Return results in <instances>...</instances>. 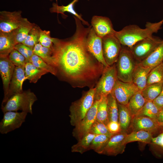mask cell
I'll return each mask as SVG.
<instances>
[{
	"label": "cell",
	"mask_w": 163,
	"mask_h": 163,
	"mask_svg": "<svg viewBox=\"0 0 163 163\" xmlns=\"http://www.w3.org/2000/svg\"><path fill=\"white\" fill-rule=\"evenodd\" d=\"M76 28L71 37L53 38L52 58L59 72L74 88H94L105 67L89 51L87 37L92 26L85 27L74 17Z\"/></svg>",
	"instance_id": "cell-1"
},
{
	"label": "cell",
	"mask_w": 163,
	"mask_h": 163,
	"mask_svg": "<svg viewBox=\"0 0 163 163\" xmlns=\"http://www.w3.org/2000/svg\"><path fill=\"white\" fill-rule=\"evenodd\" d=\"M163 24V19L156 23L148 22L144 29L136 25H130L120 31H115L114 35L122 45L130 47L138 42L152 36L161 28Z\"/></svg>",
	"instance_id": "cell-2"
},
{
	"label": "cell",
	"mask_w": 163,
	"mask_h": 163,
	"mask_svg": "<svg viewBox=\"0 0 163 163\" xmlns=\"http://www.w3.org/2000/svg\"><path fill=\"white\" fill-rule=\"evenodd\" d=\"M138 63L129 48L122 45L118 58L115 63L118 80L124 82H132L133 75Z\"/></svg>",
	"instance_id": "cell-3"
},
{
	"label": "cell",
	"mask_w": 163,
	"mask_h": 163,
	"mask_svg": "<svg viewBox=\"0 0 163 163\" xmlns=\"http://www.w3.org/2000/svg\"><path fill=\"white\" fill-rule=\"evenodd\" d=\"M37 99L36 95L30 90L23 91L10 97L5 104L2 106V111L4 113L8 111L21 110L32 114V107Z\"/></svg>",
	"instance_id": "cell-4"
},
{
	"label": "cell",
	"mask_w": 163,
	"mask_h": 163,
	"mask_svg": "<svg viewBox=\"0 0 163 163\" xmlns=\"http://www.w3.org/2000/svg\"><path fill=\"white\" fill-rule=\"evenodd\" d=\"M95 88H90L79 99L72 102L69 107L70 123L76 125L85 116L94 102Z\"/></svg>",
	"instance_id": "cell-5"
},
{
	"label": "cell",
	"mask_w": 163,
	"mask_h": 163,
	"mask_svg": "<svg viewBox=\"0 0 163 163\" xmlns=\"http://www.w3.org/2000/svg\"><path fill=\"white\" fill-rule=\"evenodd\" d=\"M118 80L115 63L105 66L95 87L94 101L111 93Z\"/></svg>",
	"instance_id": "cell-6"
},
{
	"label": "cell",
	"mask_w": 163,
	"mask_h": 163,
	"mask_svg": "<svg viewBox=\"0 0 163 163\" xmlns=\"http://www.w3.org/2000/svg\"><path fill=\"white\" fill-rule=\"evenodd\" d=\"M161 41L158 38L152 36L138 42L129 48L135 59L139 62L148 57Z\"/></svg>",
	"instance_id": "cell-7"
},
{
	"label": "cell",
	"mask_w": 163,
	"mask_h": 163,
	"mask_svg": "<svg viewBox=\"0 0 163 163\" xmlns=\"http://www.w3.org/2000/svg\"><path fill=\"white\" fill-rule=\"evenodd\" d=\"M102 50L104 59L108 66L115 63L118 59L122 45L114 34L102 38Z\"/></svg>",
	"instance_id": "cell-8"
},
{
	"label": "cell",
	"mask_w": 163,
	"mask_h": 163,
	"mask_svg": "<svg viewBox=\"0 0 163 163\" xmlns=\"http://www.w3.org/2000/svg\"><path fill=\"white\" fill-rule=\"evenodd\" d=\"M100 100H95L84 117L75 126L72 134L78 141L90 132L91 126L96 120Z\"/></svg>",
	"instance_id": "cell-9"
},
{
	"label": "cell",
	"mask_w": 163,
	"mask_h": 163,
	"mask_svg": "<svg viewBox=\"0 0 163 163\" xmlns=\"http://www.w3.org/2000/svg\"><path fill=\"white\" fill-rule=\"evenodd\" d=\"M4 113L0 122V132L2 134H7L21 127L25 121L27 113L10 111Z\"/></svg>",
	"instance_id": "cell-10"
},
{
	"label": "cell",
	"mask_w": 163,
	"mask_h": 163,
	"mask_svg": "<svg viewBox=\"0 0 163 163\" xmlns=\"http://www.w3.org/2000/svg\"><path fill=\"white\" fill-rule=\"evenodd\" d=\"M139 90L132 82L118 80L111 93L118 103L126 106L132 96Z\"/></svg>",
	"instance_id": "cell-11"
},
{
	"label": "cell",
	"mask_w": 163,
	"mask_h": 163,
	"mask_svg": "<svg viewBox=\"0 0 163 163\" xmlns=\"http://www.w3.org/2000/svg\"><path fill=\"white\" fill-rule=\"evenodd\" d=\"M161 129L162 126L156 120L146 116H135L132 118L128 130H130L131 132L144 130L153 134Z\"/></svg>",
	"instance_id": "cell-12"
},
{
	"label": "cell",
	"mask_w": 163,
	"mask_h": 163,
	"mask_svg": "<svg viewBox=\"0 0 163 163\" xmlns=\"http://www.w3.org/2000/svg\"><path fill=\"white\" fill-rule=\"evenodd\" d=\"M21 11L0 12V32L8 33L16 29L23 18Z\"/></svg>",
	"instance_id": "cell-13"
},
{
	"label": "cell",
	"mask_w": 163,
	"mask_h": 163,
	"mask_svg": "<svg viewBox=\"0 0 163 163\" xmlns=\"http://www.w3.org/2000/svg\"><path fill=\"white\" fill-rule=\"evenodd\" d=\"M127 134V132L122 131L118 133L112 135L102 154L116 156L123 153L126 145L124 143V140Z\"/></svg>",
	"instance_id": "cell-14"
},
{
	"label": "cell",
	"mask_w": 163,
	"mask_h": 163,
	"mask_svg": "<svg viewBox=\"0 0 163 163\" xmlns=\"http://www.w3.org/2000/svg\"><path fill=\"white\" fill-rule=\"evenodd\" d=\"M87 44L89 51L96 59L104 66H108L103 56L102 38L97 34L92 27L87 37Z\"/></svg>",
	"instance_id": "cell-15"
},
{
	"label": "cell",
	"mask_w": 163,
	"mask_h": 163,
	"mask_svg": "<svg viewBox=\"0 0 163 163\" xmlns=\"http://www.w3.org/2000/svg\"><path fill=\"white\" fill-rule=\"evenodd\" d=\"M26 79L24 67L15 66L8 94L6 96L4 97L2 106L4 105L12 96L23 91L22 85Z\"/></svg>",
	"instance_id": "cell-16"
},
{
	"label": "cell",
	"mask_w": 163,
	"mask_h": 163,
	"mask_svg": "<svg viewBox=\"0 0 163 163\" xmlns=\"http://www.w3.org/2000/svg\"><path fill=\"white\" fill-rule=\"evenodd\" d=\"M91 23L96 33L102 38L107 35L114 34L115 30L113 28L111 20L107 17L94 16Z\"/></svg>",
	"instance_id": "cell-17"
},
{
	"label": "cell",
	"mask_w": 163,
	"mask_h": 163,
	"mask_svg": "<svg viewBox=\"0 0 163 163\" xmlns=\"http://www.w3.org/2000/svg\"><path fill=\"white\" fill-rule=\"evenodd\" d=\"M15 67L8 56L0 57V73L4 91V97L8 94Z\"/></svg>",
	"instance_id": "cell-18"
},
{
	"label": "cell",
	"mask_w": 163,
	"mask_h": 163,
	"mask_svg": "<svg viewBox=\"0 0 163 163\" xmlns=\"http://www.w3.org/2000/svg\"><path fill=\"white\" fill-rule=\"evenodd\" d=\"M153 68L145 67L138 62L133 72L132 82L141 91L147 86L148 75Z\"/></svg>",
	"instance_id": "cell-19"
},
{
	"label": "cell",
	"mask_w": 163,
	"mask_h": 163,
	"mask_svg": "<svg viewBox=\"0 0 163 163\" xmlns=\"http://www.w3.org/2000/svg\"><path fill=\"white\" fill-rule=\"evenodd\" d=\"M16 44L13 31L0 32V57L8 56Z\"/></svg>",
	"instance_id": "cell-20"
},
{
	"label": "cell",
	"mask_w": 163,
	"mask_h": 163,
	"mask_svg": "<svg viewBox=\"0 0 163 163\" xmlns=\"http://www.w3.org/2000/svg\"><path fill=\"white\" fill-rule=\"evenodd\" d=\"M163 61V40L155 50L146 58L139 63L142 66L153 68Z\"/></svg>",
	"instance_id": "cell-21"
},
{
	"label": "cell",
	"mask_w": 163,
	"mask_h": 163,
	"mask_svg": "<svg viewBox=\"0 0 163 163\" xmlns=\"http://www.w3.org/2000/svg\"><path fill=\"white\" fill-rule=\"evenodd\" d=\"M146 101L140 91H138L132 96L126 106L132 118L140 111Z\"/></svg>",
	"instance_id": "cell-22"
},
{
	"label": "cell",
	"mask_w": 163,
	"mask_h": 163,
	"mask_svg": "<svg viewBox=\"0 0 163 163\" xmlns=\"http://www.w3.org/2000/svg\"><path fill=\"white\" fill-rule=\"evenodd\" d=\"M153 134L144 130L133 131L127 134L124 140L125 144L132 142L138 141L147 143H151Z\"/></svg>",
	"instance_id": "cell-23"
},
{
	"label": "cell",
	"mask_w": 163,
	"mask_h": 163,
	"mask_svg": "<svg viewBox=\"0 0 163 163\" xmlns=\"http://www.w3.org/2000/svg\"><path fill=\"white\" fill-rule=\"evenodd\" d=\"M34 24L23 18L20 25L13 31L17 44L23 43Z\"/></svg>",
	"instance_id": "cell-24"
},
{
	"label": "cell",
	"mask_w": 163,
	"mask_h": 163,
	"mask_svg": "<svg viewBox=\"0 0 163 163\" xmlns=\"http://www.w3.org/2000/svg\"><path fill=\"white\" fill-rule=\"evenodd\" d=\"M78 1V0H73L66 6L63 5L59 6L57 3H53L52 4V7L50 9V11L51 13H60L63 15H65L64 13L66 12L70 13L80 19L83 24L88 27L89 26V24L88 22L84 20L82 18L81 15L78 14L74 10V5Z\"/></svg>",
	"instance_id": "cell-25"
},
{
	"label": "cell",
	"mask_w": 163,
	"mask_h": 163,
	"mask_svg": "<svg viewBox=\"0 0 163 163\" xmlns=\"http://www.w3.org/2000/svg\"><path fill=\"white\" fill-rule=\"evenodd\" d=\"M96 135L89 132L78 140V142L71 147L72 152H78L81 154L90 150L91 142Z\"/></svg>",
	"instance_id": "cell-26"
},
{
	"label": "cell",
	"mask_w": 163,
	"mask_h": 163,
	"mask_svg": "<svg viewBox=\"0 0 163 163\" xmlns=\"http://www.w3.org/2000/svg\"><path fill=\"white\" fill-rule=\"evenodd\" d=\"M118 121L122 131L127 132L132 117L126 106L117 103Z\"/></svg>",
	"instance_id": "cell-27"
},
{
	"label": "cell",
	"mask_w": 163,
	"mask_h": 163,
	"mask_svg": "<svg viewBox=\"0 0 163 163\" xmlns=\"http://www.w3.org/2000/svg\"><path fill=\"white\" fill-rule=\"evenodd\" d=\"M24 71L26 79L33 83H36L42 76L47 73L46 71L38 68L30 62L26 63Z\"/></svg>",
	"instance_id": "cell-28"
},
{
	"label": "cell",
	"mask_w": 163,
	"mask_h": 163,
	"mask_svg": "<svg viewBox=\"0 0 163 163\" xmlns=\"http://www.w3.org/2000/svg\"><path fill=\"white\" fill-rule=\"evenodd\" d=\"M163 86V82L148 85L142 91V94L147 101H153L160 93Z\"/></svg>",
	"instance_id": "cell-29"
},
{
	"label": "cell",
	"mask_w": 163,
	"mask_h": 163,
	"mask_svg": "<svg viewBox=\"0 0 163 163\" xmlns=\"http://www.w3.org/2000/svg\"><path fill=\"white\" fill-rule=\"evenodd\" d=\"M107 96L100 99L97 112L96 121L104 123L107 126L109 122L107 108Z\"/></svg>",
	"instance_id": "cell-30"
},
{
	"label": "cell",
	"mask_w": 163,
	"mask_h": 163,
	"mask_svg": "<svg viewBox=\"0 0 163 163\" xmlns=\"http://www.w3.org/2000/svg\"><path fill=\"white\" fill-rule=\"evenodd\" d=\"M111 136L105 134L96 135L91 142L90 150H93L99 154H102Z\"/></svg>",
	"instance_id": "cell-31"
},
{
	"label": "cell",
	"mask_w": 163,
	"mask_h": 163,
	"mask_svg": "<svg viewBox=\"0 0 163 163\" xmlns=\"http://www.w3.org/2000/svg\"><path fill=\"white\" fill-rule=\"evenodd\" d=\"M52 48L43 46L38 43L34 46L33 51L34 54L40 57L48 64L55 68L52 57Z\"/></svg>",
	"instance_id": "cell-32"
},
{
	"label": "cell",
	"mask_w": 163,
	"mask_h": 163,
	"mask_svg": "<svg viewBox=\"0 0 163 163\" xmlns=\"http://www.w3.org/2000/svg\"><path fill=\"white\" fill-rule=\"evenodd\" d=\"M107 108L109 121H118L117 102L111 93L107 96Z\"/></svg>",
	"instance_id": "cell-33"
},
{
	"label": "cell",
	"mask_w": 163,
	"mask_h": 163,
	"mask_svg": "<svg viewBox=\"0 0 163 163\" xmlns=\"http://www.w3.org/2000/svg\"><path fill=\"white\" fill-rule=\"evenodd\" d=\"M163 82V62L154 67L149 73L147 86Z\"/></svg>",
	"instance_id": "cell-34"
},
{
	"label": "cell",
	"mask_w": 163,
	"mask_h": 163,
	"mask_svg": "<svg viewBox=\"0 0 163 163\" xmlns=\"http://www.w3.org/2000/svg\"><path fill=\"white\" fill-rule=\"evenodd\" d=\"M30 62L38 68L56 75L57 72L56 69L46 62L41 58L34 54L30 58Z\"/></svg>",
	"instance_id": "cell-35"
},
{
	"label": "cell",
	"mask_w": 163,
	"mask_h": 163,
	"mask_svg": "<svg viewBox=\"0 0 163 163\" xmlns=\"http://www.w3.org/2000/svg\"><path fill=\"white\" fill-rule=\"evenodd\" d=\"M41 30L40 28L35 24L22 43L33 49L35 45L39 43Z\"/></svg>",
	"instance_id": "cell-36"
},
{
	"label": "cell",
	"mask_w": 163,
	"mask_h": 163,
	"mask_svg": "<svg viewBox=\"0 0 163 163\" xmlns=\"http://www.w3.org/2000/svg\"><path fill=\"white\" fill-rule=\"evenodd\" d=\"M159 110V109L153 101H147L143 107L136 116H145L156 120Z\"/></svg>",
	"instance_id": "cell-37"
},
{
	"label": "cell",
	"mask_w": 163,
	"mask_h": 163,
	"mask_svg": "<svg viewBox=\"0 0 163 163\" xmlns=\"http://www.w3.org/2000/svg\"><path fill=\"white\" fill-rule=\"evenodd\" d=\"M8 56L10 60L16 66L24 67L27 62L25 57L15 49L10 53Z\"/></svg>",
	"instance_id": "cell-38"
},
{
	"label": "cell",
	"mask_w": 163,
	"mask_h": 163,
	"mask_svg": "<svg viewBox=\"0 0 163 163\" xmlns=\"http://www.w3.org/2000/svg\"><path fill=\"white\" fill-rule=\"evenodd\" d=\"M39 43L43 46L50 48H53V38L50 36V31L41 30Z\"/></svg>",
	"instance_id": "cell-39"
},
{
	"label": "cell",
	"mask_w": 163,
	"mask_h": 163,
	"mask_svg": "<svg viewBox=\"0 0 163 163\" xmlns=\"http://www.w3.org/2000/svg\"><path fill=\"white\" fill-rule=\"evenodd\" d=\"M90 132L96 135L105 134L110 136L112 135L106 125L96 120L92 125Z\"/></svg>",
	"instance_id": "cell-40"
},
{
	"label": "cell",
	"mask_w": 163,
	"mask_h": 163,
	"mask_svg": "<svg viewBox=\"0 0 163 163\" xmlns=\"http://www.w3.org/2000/svg\"><path fill=\"white\" fill-rule=\"evenodd\" d=\"M107 126L112 135L118 133L122 131L119 121H109Z\"/></svg>",
	"instance_id": "cell-41"
},
{
	"label": "cell",
	"mask_w": 163,
	"mask_h": 163,
	"mask_svg": "<svg viewBox=\"0 0 163 163\" xmlns=\"http://www.w3.org/2000/svg\"><path fill=\"white\" fill-rule=\"evenodd\" d=\"M29 48L22 43L16 44L14 47V49L18 51L25 57L27 62H30V60L28 54Z\"/></svg>",
	"instance_id": "cell-42"
},
{
	"label": "cell",
	"mask_w": 163,
	"mask_h": 163,
	"mask_svg": "<svg viewBox=\"0 0 163 163\" xmlns=\"http://www.w3.org/2000/svg\"><path fill=\"white\" fill-rule=\"evenodd\" d=\"M151 143L163 149V132L157 137H153Z\"/></svg>",
	"instance_id": "cell-43"
},
{
	"label": "cell",
	"mask_w": 163,
	"mask_h": 163,
	"mask_svg": "<svg viewBox=\"0 0 163 163\" xmlns=\"http://www.w3.org/2000/svg\"><path fill=\"white\" fill-rule=\"evenodd\" d=\"M153 102L159 110L163 107V86L160 93Z\"/></svg>",
	"instance_id": "cell-44"
},
{
	"label": "cell",
	"mask_w": 163,
	"mask_h": 163,
	"mask_svg": "<svg viewBox=\"0 0 163 163\" xmlns=\"http://www.w3.org/2000/svg\"><path fill=\"white\" fill-rule=\"evenodd\" d=\"M156 120L161 125L163 124V107L159 110Z\"/></svg>",
	"instance_id": "cell-45"
},
{
	"label": "cell",
	"mask_w": 163,
	"mask_h": 163,
	"mask_svg": "<svg viewBox=\"0 0 163 163\" xmlns=\"http://www.w3.org/2000/svg\"><path fill=\"white\" fill-rule=\"evenodd\" d=\"M162 127V129L163 130V124H162L161 125Z\"/></svg>",
	"instance_id": "cell-46"
},
{
	"label": "cell",
	"mask_w": 163,
	"mask_h": 163,
	"mask_svg": "<svg viewBox=\"0 0 163 163\" xmlns=\"http://www.w3.org/2000/svg\"><path fill=\"white\" fill-rule=\"evenodd\" d=\"M50 1H52L53 0H50ZM58 0H56V2H57Z\"/></svg>",
	"instance_id": "cell-47"
}]
</instances>
